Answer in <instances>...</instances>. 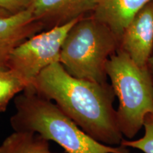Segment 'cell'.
I'll list each match as a JSON object with an SVG mask.
<instances>
[{"label":"cell","mask_w":153,"mask_h":153,"mask_svg":"<svg viewBox=\"0 0 153 153\" xmlns=\"http://www.w3.org/2000/svg\"><path fill=\"white\" fill-rule=\"evenodd\" d=\"M79 19L30 36L12 51L7 67L22 76L29 86L31 85L43 70L53 63L60 62L65 38Z\"/></svg>","instance_id":"obj_5"},{"label":"cell","mask_w":153,"mask_h":153,"mask_svg":"<svg viewBox=\"0 0 153 153\" xmlns=\"http://www.w3.org/2000/svg\"><path fill=\"white\" fill-rule=\"evenodd\" d=\"M119 49L137 65L147 68L153 50V1L138 11L124 30Z\"/></svg>","instance_id":"obj_6"},{"label":"cell","mask_w":153,"mask_h":153,"mask_svg":"<svg viewBox=\"0 0 153 153\" xmlns=\"http://www.w3.org/2000/svg\"><path fill=\"white\" fill-rule=\"evenodd\" d=\"M34 0H0V8L14 14L26 10L32 4Z\"/></svg>","instance_id":"obj_13"},{"label":"cell","mask_w":153,"mask_h":153,"mask_svg":"<svg viewBox=\"0 0 153 153\" xmlns=\"http://www.w3.org/2000/svg\"><path fill=\"white\" fill-rule=\"evenodd\" d=\"M97 2V0H34L28 9L47 30L91 14Z\"/></svg>","instance_id":"obj_7"},{"label":"cell","mask_w":153,"mask_h":153,"mask_svg":"<svg viewBox=\"0 0 153 153\" xmlns=\"http://www.w3.org/2000/svg\"><path fill=\"white\" fill-rule=\"evenodd\" d=\"M120 41L106 25L92 15L76 21L67 34L60 62L74 77L105 83L108 60L119 48Z\"/></svg>","instance_id":"obj_3"},{"label":"cell","mask_w":153,"mask_h":153,"mask_svg":"<svg viewBox=\"0 0 153 153\" xmlns=\"http://www.w3.org/2000/svg\"><path fill=\"white\" fill-rule=\"evenodd\" d=\"M153 0H97L91 15L106 25L118 39L140 10Z\"/></svg>","instance_id":"obj_9"},{"label":"cell","mask_w":153,"mask_h":153,"mask_svg":"<svg viewBox=\"0 0 153 153\" xmlns=\"http://www.w3.org/2000/svg\"><path fill=\"white\" fill-rule=\"evenodd\" d=\"M29 85L7 66H0V113L4 112L11 100Z\"/></svg>","instance_id":"obj_11"},{"label":"cell","mask_w":153,"mask_h":153,"mask_svg":"<svg viewBox=\"0 0 153 153\" xmlns=\"http://www.w3.org/2000/svg\"><path fill=\"white\" fill-rule=\"evenodd\" d=\"M143 127L144 135L137 140L123 138L120 145L126 148H135L144 153H153V113L145 116Z\"/></svg>","instance_id":"obj_12"},{"label":"cell","mask_w":153,"mask_h":153,"mask_svg":"<svg viewBox=\"0 0 153 153\" xmlns=\"http://www.w3.org/2000/svg\"><path fill=\"white\" fill-rule=\"evenodd\" d=\"M43 29L29 9L0 16V66H7L12 51L34 34Z\"/></svg>","instance_id":"obj_8"},{"label":"cell","mask_w":153,"mask_h":153,"mask_svg":"<svg viewBox=\"0 0 153 153\" xmlns=\"http://www.w3.org/2000/svg\"><path fill=\"white\" fill-rule=\"evenodd\" d=\"M147 68H148L149 73L150 74L151 79H152V82L153 84V50H152V54H151L150 58H149L148 60V64H147Z\"/></svg>","instance_id":"obj_14"},{"label":"cell","mask_w":153,"mask_h":153,"mask_svg":"<svg viewBox=\"0 0 153 153\" xmlns=\"http://www.w3.org/2000/svg\"><path fill=\"white\" fill-rule=\"evenodd\" d=\"M9 15H11V14H9L7 11L4 10L3 9L0 8V16H9Z\"/></svg>","instance_id":"obj_15"},{"label":"cell","mask_w":153,"mask_h":153,"mask_svg":"<svg viewBox=\"0 0 153 153\" xmlns=\"http://www.w3.org/2000/svg\"><path fill=\"white\" fill-rule=\"evenodd\" d=\"M31 86L51 99L87 135L103 144L119 146L124 138L118 124L116 98L108 82L70 75L60 62L43 70Z\"/></svg>","instance_id":"obj_1"},{"label":"cell","mask_w":153,"mask_h":153,"mask_svg":"<svg viewBox=\"0 0 153 153\" xmlns=\"http://www.w3.org/2000/svg\"><path fill=\"white\" fill-rule=\"evenodd\" d=\"M10 118L14 131L38 134L59 145L67 153H130L128 148L110 146L85 133L52 100L30 85L14 99Z\"/></svg>","instance_id":"obj_2"},{"label":"cell","mask_w":153,"mask_h":153,"mask_svg":"<svg viewBox=\"0 0 153 153\" xmlns=\"http://www.w3.org/2000/svg\"><path fill=\"white\" fill-rule=\"evenodd\" d=\"M0 153H55L49 141L38 134L14 131L0 144Z\"/></svg>","instance_id":"obj_10"},{"label":"cell","mask_w":153,"mask_h":153,"mask_svg":"<svg viewBox=\"0 0 153 153\" xmlns=\"http://www.w3.org/2000/svg\"><path fill=\"white\" fill-rule=\"evenodd\" d=\"M106 72L116 97L118 124L123 137L133 139L153 113V84L148 68H141L118 48L108 60Z\"/></svg>","instance_id":"obj_4"}]
</instances>
